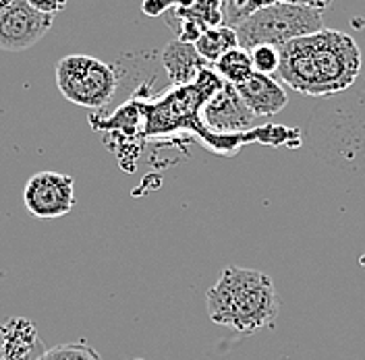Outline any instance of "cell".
<instances>
[{"instance_id":"8fae6325","label":"cell","mask_w":365,"mask_h":360,"mask_svg":"<svg viewBox=\"0 0 365 360\" xmlns=\"http://www.w3.org/2000/svg\"><path fill=\"white\" fill-rule=\"evenodd\" d=\"M232 48H239V40L235 29L227 25H212L195 40V50L207 65H216Z\"/></svg>"},{"instance_id":"9c48e42d","label":"cell","mask_w":365,"mask_h":360,"mask_svg":"<svg viewBox=\"0 0 365 360\" xmlns=\"http://www.w3.org/2000/svg\"><path fill=\"white\" fill-rule=\"evenodd\" d=\"M237 91L255 116H272L284 110L289 104L287 91L282 90V85L274 81L272 77L259 73H251L250 79L237 85Z\"/></svg>"},{"instance_id":"8992f818","label":"cell","mask_w":365,"mask_h":360,"mask_svg":"<svg viewBox=\"0 0 365 360\" xmlns=\"http://www.w3.org/2000/svg\"><path fill=\"white\" fill-rule=\"evenodd\" d=\"M54 23L52 15L34 11L27 0H15L9 9L0 11V50L23 52L36 46Z\"/></svg>"},{"instance_id":"4fadbf2b","label":"cell","mask_w":365,"mask_h":360,"mask_svg":"<svg viewBox=\"0 0 365 360\" xmlns=\"http://www.w3.org/2000/svg\"><path fill=\"white\" fill-rule=\"evenodd\" d=\"M214 67H216V73L220 75V79L235 88L241 85L245 79H250V75L253 73L250 52L243 48H232Z\"/></svg>"},{"instance_id":"ac0fdd59","label":"cell","mask_w":365,"mask_h":360,"mask_svg":"<svg viewBox=\"0 0 365 360\" xmlns=\"http://www.w3.org/2000/svg\"><path fill=\"white\" fill-rule=\"evenodd\" d=\"M133 360H145V359H133Z\"/></svg>"},{"instance_id":"277c9868","label":"cell","mask_w":365,"mask_h":360,"mask_svg":"<svg viewBox=\"0 0 365 360\" xmlns=\"http://www.w3.org/2000/svg\"><path fill=\"white\" fill-rule=\"evenodd\" d=\"M56 88L71 104L100 110L114 97L118 75L114 67L96 56L68 54L56 65Z\"/></svg>"},{"instance_id":"d6986e66","label":"cell","mask_w":365,"mask_h":360,"mask_svg":"<svg viewBox=\"0 0 365 360\" xmlns=\"http://www.w3.org/2000/svg\"><path fill=\"white\" fill-rule=\"evenodd\" d=\"M0 360H2V359H0Z\"/></svg>"},{"instance_id":"2e32d148","label":"cell","mask_w":365,"mask_h":360,"mask_svg":"<svg viewBox=\"0 0 365 360\" xmlns=\"http://www.w3.org/2000/svg\"><path fill=\"white\" fill-rule=\"evenodd\" d=\"M27 4L34 11H38L42 15H52V17L67 9V0H27Z\"/></svg>"},{"instance_id":"7a4b0ae2","label":"cell","mask_w":365,"mask_h":360,"mask_svg":"<svg viewBox=\"0 0 365 360\" xmlns=\"http://www.w3.org/2000/svg\"><path fill=\"white\" fill-rule=\"evenodd\" d=\"M205 307L212 323L237 334H253L272 327L280 311V298L272 277L264 271L228 265L205 292Z\"/></svg>"},{"instance_id":"5b68a950","label":"cell","mask_w":365,"mask_h":360,"mask_svg":"<svg viewBox=\"0 0 365 360\" xmlns=\"http://www.w3.org/2000/svg\"><path fill=\"white\" fill-rule=\"evenodd\" d=\"M25 209L40 220H58L75 207V179L65 172H36L23 186Z\"/></svg>"},{"instance_id":"9a60e30c","label":"cell","mask_w":365,"mask_h":360,"mask_svg":"<svg viewBox=\"0 0 365 360\" xmlns=\"http://www.w3.org/2000/svg\"><path fill=\"white\" fill-rule=\"evenodd\" d=\"M251 56V67L253 73H259V75H278L280 70V48H274V46H257L250 50Z\"/></svg>"},{"instance_id":"6da1fadb","label":"cell","mask_w":365,"mask_h":360,"mask_svg":"<svg viewBox=\"0 0 365 360\" xmlns=\"http://www.w3.org/2000/svg\"><path fill=\"white\" fill-rule=\"evenodd\" d=\"M359 70V46L341 31L322 29L280 48L278 77L305 95H330L349 90Z\"/></svg>"},{"instance_id":"30bf717a","label":"cell","mask_w":365,"mask_h":360,"mask_svg":"<svg viewBox=\"0 0 365 360\" xmlns=\"http://www.w3.org/2000/svg\"><path fill=\"white\" fill-rule=\"evenodd\" d=\"M162 65L166 68L170 81L179 88L189 85L200 77V73L207 68V63L195 50V44L175 40L164 48L162 52Z\"/></svg>"},{"instance_id":"e0dca14e","label":"cell","mask_w":365,"mask_h":360,"mask_svg":"<svg viewBox=\"0 0 365 360\" xmlns=\"http://www.w3.org/2000/svg\"><path fill=\"white\" fill-rule=\"evenodd\" d=\"M15 0H0V11H4V9H9L11 4H13Z\"/></svg>"},{"instance_id":"5bb4252c","label":"cell","mask_w":365,"mask_h":360,"mask_svg":"<svg viewBox=\"0 0 365 360\" xmlns=\"http://www.w3.org/2000/svg\"><path fill=\"white\" fill-rule=\"evenodd\" d=\"M38 360H102V356L86 339H77L46 350Z\"/></svg>"},{"instance_id":"7c38bea8","label":"cell","mask_w":365,"mask_h":360,"mask_svg":"<svg viewBox=\"0 0 365 360\" xmlns=\"http://www.w3.org/2000/svg\"><path fill=\"white\" fill-rule=\"evenodd\" d=\"M334 0H222V25L227 27H237V23L243 21L253 11L270 4H303V6H314L324 11L330 6Z\"/></svg>"},{"instance_id":"3957f363","label":"cell","mask_w":365,"mask_h":360,"mask_svg":"<svg viewBox=\"0 0 365 360\" xmlns=\"http://www.w3.org/2000/svg\"><path fill=\"white\" fill-rule=\"evenodd\" d=\"M324 29L322 11L303 4H270L262 6L237 23L235 33L239 48L253 50L257 46L282 48L297 38H305Z\"/></svg>"},{"instance_id":"ba28073f","label":"cell","mask_w":365,"mask_h":360,"mask_svg":"<svg viewBox=\"0 0 365 360\" xmlns=\"http://www.w3.org/2000/svg\"><path fill=\"white\" fill-rule=\"evenodd\" d=\"M46 352L38 327L31 319L11 317L0 325V359L38 360Z\"/></svg>"},{"instance_id":"52a82bcc","label":"cell","mask_w":365,"mask_h":360,"mask_svg":"<svg viewBox=\"0 0 365 360\" xmlns=\"http://www.w3.org/2000/svg\"><path fill=\"white\" fill-rule=\"evenodd\" d=\"M202 118L210 129L218 133H237L250 129L251 122L255 120V114L245 106L237 88L225 83L204 102Z\"/></svg>"}]
</instances>
